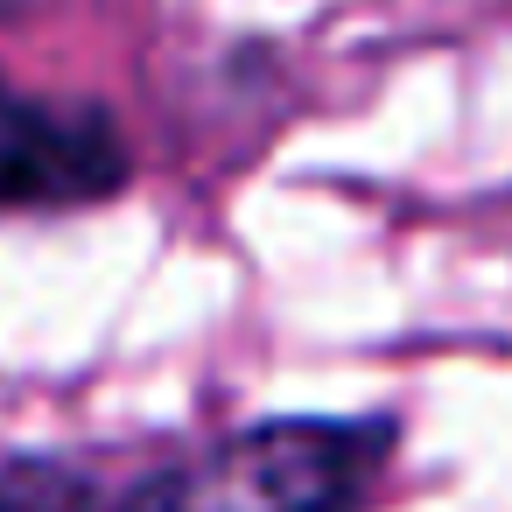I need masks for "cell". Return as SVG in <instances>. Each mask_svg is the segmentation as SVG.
Listing matches in <instances>:
<instances>
[{"label":"cell","mask_w":512,"mask_h":512,"mask_svg":"<svg viewBox=\"0 0 512 512\" xmlns=\"http://www.w3.org/2000/svg\"><path fill=\"white\" fill-rule=\"evenodd\" d=\"M386 449L393 421L281 414L162 463L113 512H358Z\"/></svg>","instance_id":"1"},{"label":"cell","mask_w":512,"mask_h":512,"mask_svg":"<svg viewBox=\"0 0 512 512\" xmlns=\"http://www.w3.org/2000/svg\"><path fill=\"white\" fill-rule=\"evenodd\" d=\"M134 155L99 99H36L0 71V211H78L127 190Z\"/></svg>","instance_id":"2"},{"label":"cell","mask_w":512,"mask_h":512,"mask_svg":"<svg viewBox=\"0 0 512 512\" xmlns=\"http://www.w3.org/2000/svg\"><path fill=\"white\" fill-rule=\"evenodd\" d=\"M0 512H113V498L85 463L22 449V456H0Z\"/></svg>","instance_id":"3"}]
</instances>
